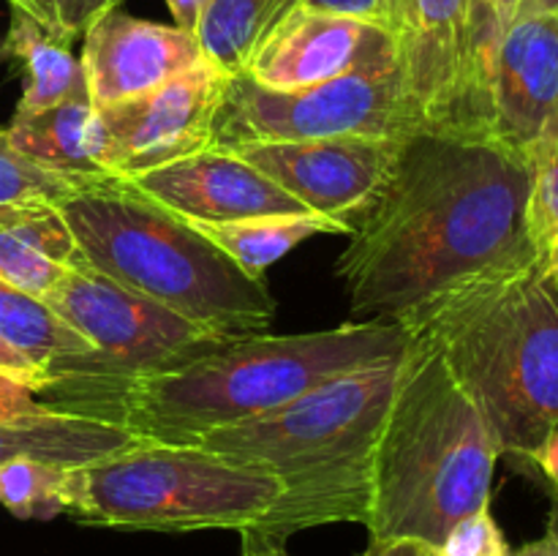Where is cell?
Instances as JSON below:
<instances>
[{
	"label": "cell",
	"instance_id": "cell-1",
	"mask_svg": "<svg viewBox=\"0 0 558 556\" xmlns=\"http://www.w3.org/2000/svg\"><path fill=\"white\" fill-rule=\"evenodd\" d=\"M534 158L485 131H414L336 270L354 316L409 322L458 289L539 259Z\"/></svg>",
	"mask_w": 558,
	"mask_h": 556
},
{
	"label": "cell",
	"instance_id": "cell-2",
	"mask_svg": "<svg viewBox=\"0 0 558 556\" xmlns=\"http://www.w3.org/2000/svg\"><path fill=\"white\" fill-rule=\"evenodd\" d=\"M409 343L412 330L385 316L289 336L245 333L191 363L142 379L52 382L38 401L118 423L145 442L194 445L213 431L276 412L336 376L398 358Z\"/></svg>",
	"mask_w": 558,
	"mask_h": 556
},
{
	"label": "cell",
	"instance_id": "cell-3",
	"mask_svg": "<svg viewBox=\"0 0 558 556\" xmlns=\"http://www.w3.org/2000/svg\"><path fill=\"white\" fill-rule=\"evenodd\" d=\"M403 358L407 352L349 371L276 412L213 431L194 445L281 480L283 499L262 534L287 540L330 523L365 527L376 445Z\"/></svg>",
	"mask_w": 558,
	"mask_h": 556
},
{
	"label": "cell",
	"instance_id": "cell-4",
	"mask_svg": "<svg viewBox=\"0 0 558 556\" xmlns=\"http://www.w3.org/2000/svg\"><path fill=\"white\" fill-rule=\"evenodd\" d=\"M501 447L430 333L412 330L374 456L371 537L439 548L461 518L490 507Z\"/></svg>",
	"mask_w": 558,
	"mask_h": 556
},
{
	"label": "cell",
	"instance_id": "cell-5",
	"mask_svg": "<svg viewBox=\"0 0 558 556\" xmlns=\"http://www.w3.org/2000/svg\"><path fill=\"white\" fill-rule=\"evenodd\" d=\"M403 325L436 338L501 456L529 461L558 423V283L539 259L480 278Z\"/></svg>",
	"mask_w": 558,
	"mask_h": 556
},
{
	"label": "cell",
	"instance_id": "cell-6",
	"mask_svg": "<svg viewBox=\"0 0 558 556\" xmlns=\"http://www.w3.org/2000/svg\"><path fill=\"white\" fill-rule=\"evenodd\" d=\"M82 259L120 287L223 336L265 333L276 298L191 221L142 200L118 178L60 205Z\"/></svg>",
	"mask_w": 558,
	"mask_h": 556
},
{
	"label": "cell",
	"instance_id": "cell-7",
	"mask_svg": "<svg viewBox=\"0 0 558 556\" xmlns=\"http://www.w3.org/2000/svg\"><path fill=\"white\" fill-rule=\"evenodd\" d=\"M58 499L60 510L85 527L265 532L283 499V483L205 447L142 442L101 461L63 469Z\"/></svg>",
	"mask_w": 558,
	"mask_h": 556
},
{
	"label": "cell",
	"instance_id": "cell-8",
	"mask_svg": "<svg viewBox=\"0 0 558 556\" xmlns=\"http://www.w3.org/2000/svg\"><path fill=\"white\" fill-rule=\"evenodd\" d=\"M423 131L407 96L398 55L357 71L300 87L270 90L251 76H229L213 120V147L234 150L267 142H308L332 136H412Z\"/></svg>",
	"mask_w": 558,
	"mask_h": 556
},
{
	"label": "cell",
	"instance_id": "cell-9",
	"mask_svg": "<svg viewBox=\"0 0 558 556\" xmlns=\"http://www.w3.org/2000/svg\"><path fill=\"white\" fill-rule=\"evenodd\" d=\"M44 303L93 347V352L60 365L49 376V385L142 379L191 363L229 338L120 287L82 256Z\"/></svg>",
	"mask_w": 558,
	"mask_h": 556
},
{
	"label": "cell",
	"instance_id": "cell-10",
	"mask_svg": "<svg viewBox=\"0 0 558 556\" xmlns=\"http://www.w3.org/2000/svg\"><path fill=\"white\" fill-rule=\"evenodd\" d=\"M407 136H332L234 147L305 210L354 229L390 183Z\"/></svg>",
	"mask_w": 558,
	"mask_h": 556
},
{
	"label": "cell",
	"instance_id": "cell-11",
	"mask_svg": "<svg viewBox=\"0 0 558 556\" xmlns=\"http://www.w3.org/2000/svg\"><path fill=\"white\" fill-rule=\"evenodd\" d=\"M229 76L202 60L167 85L98 107L107 131V169L134 178L213 147V120Z\"/></svg>",
	"mask_w": 558,
	"mask_h": 556
},
{
	"label": "cell",
	"instance_id": "cell-12",
	"mask_svg": "<svg viewBox=\"0 0 558 556\" xmlns=\"http://www.w3.org/2000/svg\"><path fill=\"white\" fill-rule=\"evenodd\" d=\"M381 27L396 44L423 131H477L469 104L466 0H381Z\"/></svg>",
	"mask_w": 558,
	"mask_h": 556
},
{
	"label": "cell",
	"instance_id": "cell-13",
	"mask_svg": "<svg viewBox=\"0 0 558 556\" xmlns=\"http://www.w3.org/2000/svg\"><path fill=\"white\" fill-rule=\"evenodd\" d=\"M488 129L529 158L558 140V14H518L490 76Z\"/></svg>",
	"mask_w": 558,
	"mask_h": 556
},
{
	"label": "cell",
	"instance_id": "cell-14",
	"mask_svg": "<svg viewBox=\"0 0 558 556\" xmlns=\"http://www.w3.org/2000/svg\"><path fill=\"white\" fill-rule=\"evenodd\" d=\"M120 183L191 223L311 213L267 174L223 147H207L150 172L123 178Z\"/></svg>",
	"mask_w": 558,
	"mask_h": 556
},
{
	"label": "cell",
	"instance_id": "cell-15",
	"mask_svg": "<svg viewBox=\"0 0 558 556\" xmlns=\"http://www.w3.org/2000/svg\"><path fill=\"white\" fill-rule=\"evenodd\" d=\"M80 60L93 104L109 107L156 90L207 58L194 33L142 20L118 5L82 33Z\"/></svg>",
	"mask_w": 558,
	"mask_h": 556
},
{
	"label": "cell",
	"instance_id": "cell-16",
	"mask_svg": "<svg viewBox=\"0 0 558 556\" xmlns=\"http://www.w3.org/2000/svg\"><path fill=\"white\" fill-rule=\"evenodd\" d=\"M392 52L396 44L381 25L300 5L262 44L243 74L270 90H300L338 80Z\"/></svg>",
	"mask_w": 558,
	"mask_h": 556
},
{
	"label": "cell",
	"instance_id": "cell-17",
	"mask_svg": "<svg viewBox=\"0 0 558 556\" xmlns=\"http://www.w3.org/2000/svg\"><path fill=\"white\" fill-rule=\"evenodd\" d=\"M142 442L145 439L131 434L123 425L90 414L52 409L47 403L0 418V463L33 458L69 469L131 450Z\"/></svg>",
	"mask_w": 558,
	"mask_h": 556
},
{
	"label": "cell",
	"instance_id": "cell-18",
	"mask_svg": "<svg viewBox=\"0 0 558 556\" xmlns=\"http://www.w3.org/2000/svg\"><path fill=\"white\" fill-rule=\"evenodd\" d=\"M5 136L22 156L69 178L104 183L114 180L107 169V131L93 101H63L25 118H11Z\"/></svg>",
	"mask_w": 558,
	"mask_h": 556
},
{
	"label": "cell",
	"instance_id": "cell-19",
	"mask_svg": "<svg viewBox=\"0 0 558 556\" xmlns=\"http://www.w3.org/2000/svg\"><path fill=\"white\" fill-rule=\"evenodd\" d=\"M80 256L60 205L0 210V281L47 300Z\"/></svg>",
	"mask_w": 558,
	"mask_h": 556
},
{
	"label": "cell",
	"instance_id": "cell-20",
	"mask_svg": "<svg viewBox=\"0 0 558 556\" xmlns=\"http://www.w3.org/2000/svg\"><path fill=\"white\" fill-rule=\"evenodd\" d=\"M0 58L20 63L25 76L14 118L36 114L63 101H93L82 60L63 38L44 31L25 11L11 9L9 31L0 41Z\"/></svg>",
	"mask_w": 558,
	"mask_h": 556
},
{
	"label": "cell",
	"instance_id": "cell-21",
	"mask_svg": "<svg viewBox=\"0 0 558 556\" xmlns=\"http://www.w3.org/2000/svg\"><path fill=\"white\" fill-rule=\"evenodd\" d=\"M194 227L254 278H265L267 267L316 234H352V229L319 213H281Z\"/></svg>",
	"mask_w": 558,
	"mask_h": 556
},
{
	"label": "cell",
	"instance_id": "cell-22",
	"mask_svg": "<svg viewBox=\"0 0 558 556\" xmlns=\"http://www.w3.org/2000/svg\"><path fill=\"white\" fill-rule=\"evenodd\" d=\"M303 0H210L202 20V52L227 76L243 74L262 44Z\"/></svg>",
	"mask_w": 558,
	"mask_h": 556
},
{
	"label": "cell",
	"instance_id": "cell-23",
	"mask_svg": "<svg viewBox=\"0 0 558 556\" xmlns=\"http://www.w3.org/2000/svg\"><path fill=\"white\" fill-rule=\"evenodd\" d=\"M0 338L52 376L60 365L93 352L44 300L0 281Z\"/></svg>",
	"mask_w": 558,
	"mask_h": 556
},
{
	"label": "cell",
	"instance_id": "cell-24",
	"mask_svg": "<svg viewBox=\"0 0 558 556\" xmlns=\"http://www.w3.org/2000/svg\"><path fill=\"white\" fill-rule=\"evenodd\" d=\"M87 185L96 183L69 178V174L54 172V169L22 156L5 136V129H0V210L5 207H58Z\"/></svg>",
	"mask_w": 558,
	"mask_h": 556
},
{
	"label": "cell",
	"instance_id": "cell-25",
	"mask_svg": "<svg viewBox=\"0 0 558 556\" xmlns=\"http://www.w3.org/2000/svg\"><path fill=\"white\" fill-rule=\"evenodd\" d=\"M501 31L496 0H466V41H469V104L477 131H488L490 76H494L496 52Z\"/></svg>",
	"mask_w": 558,
	"mask_h": 556
},
{
	"label": "cell",
	"instance_id": "cell-26",
	"mask_svg": "<svg viewBox=\"0 0 558 556\" xmlns=\"http://www.w3.org/2000/svg\"><path fill=\"white\" fill-rule=\"evenodd\" d=\"M63 467L33 461V458H14L0 463V507L14 518L31 521V518L60 516L58 483Z\"/></svg>",
	"mask_w": 558,
	"mask_h": 556
},
{
	"label": "cell",
	"instance_id": "cell-27",
	"mask_svg": "<svg viewBox=\"0 0 558 556\" xmlns=\"http://www.w3.org/2000/svg\"><path fill=\"white\" fill-rule=\"evenodd\" d=\"M529 240L539 259L558 251V140L534 158V180L526 210Z\"/></svg>",
	"mask_w": 558,
	"mask_h": 556
},
{
	"label": "cell",
	"instance_id": "cell-28",
	"mask_svg": "<svg viewBox=\"0 0 558 556\" xmlns=\"http://www.w3.org/2000/svg\"><path fill=\"white\" fill-rule=\"evenodd\" d=\"M510 551L490 507L461 518L439 545L441 556H510Z\"/></svg>",
	"mask_w": 558,
	"mask_h": 556
},
{
	"label": "cell",
	"instance_id": "cell-29",
	"mask_svg": "<svg viewBox=\"0 0 558 556\" xmlns=\"http://www.w3.org/2000/svg\"><path fill=\"white\" fill-rule=\"evenodd\" d=\"M52 3L54 14H58L60 36L71 44L74 38H80L98 16L118 9L120 0H52Z\"/></svg>",
	"mask_w": 558,
	"mask_h": 556
},
{
	"label": "cell",
	"instance_id": "cell-30",
	"mask_svg": "<svg viewBox=\"0 0 558 556\" xmlns=\"http://www.w3.org/2000/svg\"><path fill=\"white\" fill-rule=\"evenodd\" d=\"M0 376L14 382V385L22 387V390L33 392L36 398L38 392L49 385V376L44 374L38 365H33L25 354L16 352L11 343H5L3 338H0Z\"/></svg>",
	"mask_w": 558,
	"mask_h": 556
},
{
	"label": "cell",
	"instance_id": "cell-31",
	"mask_svg": "<svg viewBox=\"0 0 558 556\" xmlns=\"http://www.w3.org/2000/svg\"><path fill=\"white\" fill-rule=\"evenodd\" d=\"M303 9L322 14L354 16V20L381 25V0H303Z\"/></svg>",
	"mask_w": 558,
	"mask_h": 556
},
{
	"label": "cell",
	"instance_id": "cell-32",
	"mask_svg": "<svg viewBox=\"0 0 558 556\" xmlns=\"http://www.w3.org/2000/svg\"><path fill=\"white\" fill-rule=\"evenodd\" d=\"M363 556H441L439 548L412 537H371Z\"/></svg>",
	"mask_w": 558,
	"mask_h": 556
},
{
	"label": "cell",
	"instance_id": "cell-33",
	"mask_svg": "<svg viewBox=\"0 0 558 556\" xmlns=\"http://www.w3.org/2000/svg\"><path fill=\"white\" fill-rule=\"evenodd\" d=\"M529 463L543 474V480L550 485V491L558 488V423L548 431V436L539 442V447L532 452Z\"/></svg>",
	"mask_w": 558,
	"mask_h": 556
},
{
	"label": "cell",
	"instance_id": "cell-34",
	"mask_svg": "<svg viewBox=\"0 0 558 556\" xmlns=\"http://www.w3.org/2000/svg\"><path fill=\"white\" fill-rule=\"evenodd\" d=\"M172 14V25H178L185 33H199L202 20H205V11L210 5V0H163Z\"/></svg>",
	"mask_w": 558,
	"mask_h": 556
},
{
	"label": "cell",
	"instance_id": "cell-35",
	"mask_svg": "<svg viewBox=\"0 0 558 556\" xmlns=\"http://www.w3.org/2000/svg\"><path fill=\"white\" fill-rule=\"evenodd\" d=\"M240 556H292L283 545V540L270 537L262 532H240Z\"/></svg>",
	"mask_w": 558,
	"mask_h": 556
},
{
	"label": "cell",
	"instance_id": "cell-36",
	"mask_svg": "<svg viewBox=\"0 0 558 556\" xmlns=\"http://www.w3.org/2000/svg\"><path fill=\"white\" fill-rule=\"evenodd\" d=\"M38 403H41V401H38L33 392L22 390V387H16L14 382H9V379H3V376H0V418L27 412V409H36Z\"/></svg>",
	"mask_w": 558,
	"mask_h": 556
},
{
	"label": "cell",
	"instance_id": "cell-37",
	"mask_svg": "<svg viewBox=\"0 0 558 556\" xmlns=\"http://www.w3.org/2000/svg\"><path fill=\"white\" fill-rule=\"evenodd\" d=\"M11 9H20L25 11L27 16H33V20L38 22V25L44 27L47 33H52V36L63 38L60 36V25H58V14H54V3L52 0H9ZM65 41V38H63ZM69 44V41H65Z\"/></svg>",
	"mask_w": 558,
	"mask_h": 556
},
{
	"label": "cell",
	"instance_id": "cell-38",
	"mask_svg": "<svg viewBox=\"0 0 558 556\" xmlns=\"http://www.w3.org/2000/svg\"><path fill=\"white\" fill-rule=\"evenodd\" d=\"M510 556H558V523H550V529L539 540L510 551Z\"/></svg>",
	"mask_w": 558,
	"mask_h": 556
},
{
	"label": "cell",
	"instance_id": "cell-39",
	"mask_svg": "<svg viewBox=\"0 0 558 556\" xmlns=\"http://www.w3.org/2000/svg\"><path fill=\"white\" fill-rule=\"evenodd\" d=\"M518 14H558V0H521Z\"/></svg>",
	"mask_w": 558,
	"mask_h": 556
},
{
	"label": "cell",
	"instance_id": "cell-40",
	"mask_svg": "<svg viewBox=\"0 0 558 556\" xmlns=\"http://www.w3.org/2000/svg\"><path fill=\"white\" fill-rule=\"evenodd\" d=\"M518 5H521V0H496V11H499L501 31H507V25H510V22L515 20Z\"/></svg>",
	"mask_w": 558,
	"mask_h": 556
},
{
	"label": "cell",
	"instance_id": "cell-41",
	"mask_svg": "<svg viewBox=\"0 0 558 556\" xmlns=\"http://www.w3.org/2000/svg\"><path fill=\"white\" fill-rule=\"evenodd\" d=\"M539 267H543V273L550 278V281L558 283V251L556 254L545 256V259H539Z\"/></svg>",
	"mask_w": 558,
	"mask_h": 556
},
{
	"label": "cell",
	"instance_id": "cell-42",
	"mask_svg": "<svg viewBox=\"0 0 558 556\" xmlns=\"http://www.w3.org/2000/svg\"><path fill=\"white\" fill-rule=\"evenodd\" d=\"M550 494H554V499H556V516H554V523H558V488H556V491H550Z\"/></svg>",
	"mask_w": 558,
	"mask_h": 556
}]
</instances>
